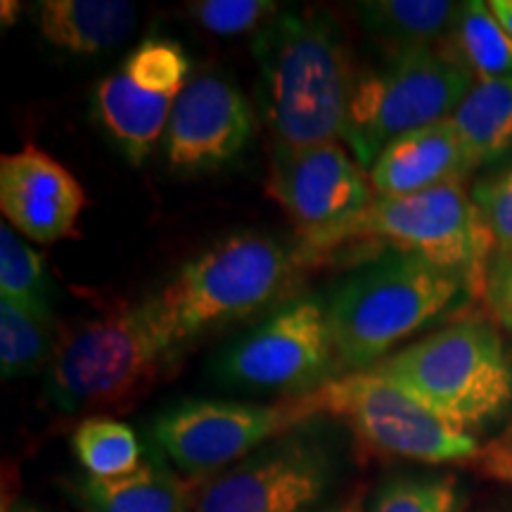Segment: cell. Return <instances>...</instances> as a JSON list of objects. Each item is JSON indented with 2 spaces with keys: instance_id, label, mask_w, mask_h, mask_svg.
Masks as SVG:
<instances>
[{
  "instance_id": "6da1fadb",
  "label": "cell",
  "mask_w": 512,
  "mask_h": 512,
  "mask_svg": "<svg viewBox=\"0 0 512 512\" xmlns=\"http://www.w3.org/2000/svg\"><path fill=\"white\" fill-rule=\"evenodd\" d=\"M254 57L275 147L294 150L344 140L356 81L328 19L278 12L256 34Z\"/></svg>"
},
{
  "instance_id": "7a4b0ae2",
  "label": "cell",
  "mask_w": 512,
  "mask_h": 512,
  "mask_svg": "<svg viewBox=\"0 0 512 512\" xmlns=\"http://www.w3.org/2000/svg\"><path fill=\"white\" fill-rule=\"evenodd\" d=\"M299 254L266 235L238 233L188 261L145 299L159 335L176 351L207 332L254 316L292 285Z\"/></svg>"
},
{
  "instance_id": "3957f363",
  "label": "cell",
  "mask_w": 512,
  "mask_h": 512,
  "mask_svg": "<svg viewBox=\"0 0 512 512\" xmlns=\"http://www.w3.org/2000/svg\"><path fill=\"white\" fill-rule=\"evenodd\" d=\"M171 356L147 302L114 304L57 335L48 401L67 415L126 411L150 392Z\"/></svg>"
},
{
  "instance_id": "277c9868",
  "label": "cell",
  "mask_w": 512,
  "mask_h": 512,
  "mask_svg": "<svg viewBox=\"0 0 512 512\" xmlns=\"http://www.w3.org/2000/svg\"><path fill=\"white\" fill-rule=\"evenodd\" d=\"M463 287L460 275L396 249L361 268L328 304L342 368L373 370L396 344L439 318Z\"/></svg>"
},
{
  "instance_id": "5b68a950",
  "label": "cell",
  "mask_w": 512,
  "mask_h": 512,
  "mask_svg": "<svg viewBox=\"0 0 512 512\" xmlns=\"http://www.w3.org/2000/svg\"><path fill=\"white\" fill-rule=\"evenodd\" d=\"M373 370L470 434L512 408V354L503 337L479 320L422 337Z\"/></svg>"
},
{
  "instance_id": "8992f818",
  "label": "cell",
  "mask_w": 512,
  "mask_h": 512,
  "mask_svg": "<svg viewBox=\"0 0 512 512\" xmlns=\"http://www.w3.org/2000/svg\"><path fill=\"white\" fill-rule=\"evenodd\" d=\"M354 240L384 242L460 275L472 292H484L486 266L494 254L489 230L463 181H448L413 195H377L361 216L318 235L306 254Z\"/></svg>"
},
{
  "instance_id": "52a82bcc",
  "label": "cell",
  "mask_w": 512,
  "mask_h": 512,
  "mask_svg": "<svg viewBox=\"0 0 512 512\" xmlns=\"http://www.w3.org/2000/svg\"><path fill=\"white\" fill-rule=\"evenodd\" d=\"M472 79L463 60L434 48L392 53L384 67L356 79L344 143L370 171L392 140L451 117L472 91Z\"/></svg>"
},
{
  "instance_id": "ba28073f",
  "label": "cell",
  "mask_w": 512,
  "mask_h": 512,
  "mask_svg": "<svg viewBox=\"0 0 512 512\" xmlns=\"http://www.w3.org/2000/svg\"><path fill=\"white\" fill-rule=\"evenodd\" d=\"M316 415L344 420L363 448L377 456L418 460V463H463L479 456V444L415 401L375 370L332 377L304 396Z\"/></svg>"
},
{
  "instance_id": "9c48e42d",
  "label": "cell",
  "mask_w": 512,
  "mask_h": 512,
  "mask_svg": "<svg viewBox=\"0 0 512 512\" xmlns=\"http://www.w3.org/2000/svg\"><path fill=\"white\" fill-rule=\"evenodd\" d=\"M342 366L330 309L320 297H302L261 320L216 363L230 387L299 399L332 380Z\"/></svg>"
},
{
  "instance_id": "30bf717a",
  "label": "cell",
  "mask_w": 512,
  "mask_h": 512,
  "mask_svg": "<svg viewBox=\"0 0 512 512\" xmlns=\"http://www.w3.org/2000/svg\"><path fill=\"white\" fill-rule=\"evenodd\" d=\"M316 420L304 396L275 406L190 399L155 420V439L178 470L192 482L214 479L252 456L268 441Z\"/></svg>"
},
{
  "instance_id": "8fae6325",
  "label": "cell",
  "mask_w": 512,
  "mask_h": 512,
  "mask_svg": "<svg viewBox=\"0 0 512 512\" xmlns=\"http://www.w3.org/2000/svg\"><path fill=\"white\" fill-rule=\"evenodd\" d=\"M299 430L268 441L209 479L197 494L195 512H309L323 501L337 470L335 458L318 437Z\"/></svg>"
},
{
  "instance_id": "7c38bea8",
  "label": "cell",
  "mask_w": 512,
  "mask_h": 512,
  "mask_svg": "<svg viewBox=\"0 0 512 512\" xmlns=\"http://www.w3.org/2000/svg\"><path fill=\"white\" fill-rule=\"evenodd\" d=\"M268 192L297 226L302 242L335 230L373 204V183L337 140L275 147Z\"/></svg>"
},
{
  "instance_id": "4fadbf2b",
  "label": "cell",
  "mask_w": 512,
  "mask_h": 512,
  "mask_svg": "<svg viewBox=\"0 0 512 512\" xmlns=\"http://www.w3.org/2000/svg\"><path fill=\"white\" fill-rule=\"evenodd\" d=\"M252 128V107L226 76H192L174 100L166 126V162L181 174L214 171L245 150Z\"/></svg>"
},
{
  "instance_id": "5bb4252c",
  "label": "cell",
  "mask_w": 512,
  "mask_h": 512,
  "mask_svg": "<svg viewBox=\"0 0 512 512\" xmlns=\"http://www.w3.org/2000/svg\"><path fill=\"white\" fill-rule=\"evenodd\" d=\"M83 207L86 192L76 176L36 145L0 159V209L29 240L53 245L74 235Z\"/></svg>"
},
{
  "instance_id": "9a60e30c",
  "label": "cell",
  "mask_w": 512,
  "mask_h": 512,
  "mask_svg": "<svg viewBox=\"0 0 512 512\" xmlns=\"http://www.w3.org/2000/svg\"><path fill=\"white\" fill-rule=\"evenodd\" d=\"M377 195H413L470 174L456 128L448 119L396 138L370 166Z\"/></svg>"
},
{
  "instance_id": "2e32d148",
  "label": "cell",
  "mask_w": 512,
  "mask_h": 512,
  "mask_svg": "<svg viewBox=\"0 0 512 512\" xmlns=\"http://www.w3.org/2000/svg\"><path fill=\"white\" fill-rule=\"evenodd\" d=\"M174 98L145 91L128 76L114 72L95 86V112L100 124L128 157L140 166L166 133Z\"/></svg>"
},
{
  "instance_id": "e0dca14e",
  "label": "cell",
  "mask_w": 512,
  "mask_h": 512,
  "mask_svg": "<svg viewBox=\"0 0 512 512\" xmlns=\"http://www.w3.org/2000/svg\"><path fill=\"white\" fill-rule=\"evenodd\" d=\"M74 496L86 512H195L197 496L157 456L145 458L124 477H83Z\"/></svg>"
},
{
  "instance_id": "ac0fdd59",
  "label": "cell",
  "mask_w": 512,
  "mask_h": 512,
  "mask_svg": "<svg viewBox=\"0 0 512 512\" xmlns=\"http://www.w3.org/2000/svg\"><path fill=\"white\" fill-rule=\"evenodd\" d=\"M136 27V5L124 0H43L38 29L55 48L98 55L117 48Z\"/></svg>"
},
{
  "instance_id": "d6986e66",
  "label": "cell",
  "mask_w": 512,
  "mask_h": 512,
  "mask_svg": "<svg viewBox=\"0 0 512 512\" xmlns=\"http://www.w3.org/2000/svg\"><path fill=\"white\" fill-rule=\"evenodd\" d=\"M448 121L456 128L470 171L508 157L512 152V79L477 81Z\"/></svg>"
},
{
  "instance_id": "ffe728a7",
  "label": "cell",
  "mask_w": 512,
  "mask_h": 512,
  "mask_svg": "<svg viewBox=\"0 0 512 512\" xmlns=\"http://www.w3.org/2000/svg\"><path fill=\"white\" fill-rule=\"evenodd\" d=\"M458 5L446 0H373L358 5V15L370 34L394 53L430 48L432 41L456 22Z\"/></svg>"
},
{
  "instance_id": "44dd1931",
  "label": "cell",
  "mask_w": 512,
  "mask_h": 512,
  "mask_svg": "<svg viewBox=\"0 0 512 512\" xmlns=\"http://www.w3.org/2000/svg\"><path fill=\"white\" fill-rule=\"evenodd\" d=\"M453 31L465 67L479 81L512 79V36L498 24L489 3L470 0L458 5Z\"/></svg>"
},
{
  "instance_id": "7402d4cb",
  "label": "cell",
  "mask_w": 512,
  "mask_h": 512,
  "mask_svg": "<svg viewBox=\"0 0 512 512\" xmlns=\"http://www.w3.org/2000/svg\"><path fill=\"white\" fill-rule=\"evenodd\" d=\"M0 294V299H8L53 328V297L41 256L24 245L8 223L0 226Z\"/></svg>"
},
{
  "instance_id": "603a6c76",
  "label": "cell",
  "mask_w": 512,
  "mask_h": 512,
  "mask_svg": "<svg viewBox=\"0 0 512 512\" xmlns=\"http://www.w3.org/2000/svg\"><path fill=\"white\" fill-rule=\"evenodd\" d=\"M72 444L88 477H124L145 460L131 427L119 420L105 418V415L83 420L76 427Z\"/></svg>"
},
{
  "instance_id": "cb8c5ba5",
  "label": "cell",
  "mask_w": 512,
  "mask_h": 512,
  "mask_svg": "<svg viewBox=\"0 0 512 512\" xmlns=\"http://www.w3.org/2000/svg\"><path fill=\"white\" fill-rule=\"evenodd\" d=\"M55 354L53 328L17 304L0 299V375L17 380L50 366Z\"/></svg>"
},
{
  "instance_id": "d4e9b609",
  "label": "cell",
  "mask_w": 512,
  "mask_h": 512,
  "mask_svg": "<svg viewBox=\"0 0 512 512\" xmlns=\"http://www.w3.org/2000/svg\"><path fill=\"white\" fill-rule=\"evenodd\" d=\"M121 72L145 91L176 100L188 83L190 62L178 43L147 38L126 57Z\"/></svg>"
},
{
  "instance_id": "484cf974",
  "label": "cell",
  "mask_w": 512,
  "mask_h": 512,
  "mask_svg": "<svg viewBox=\"0 0 512 512\" xmlns=\"http://www.w3.org/2000/svg\"><path fill=\"white\" fill-rule=\"evenodd\" d=\"M456 505L451 477H403L377 491L370 512H456Z\"/></svg>"
},
{
  "instance_id": "4316f807",
  "label": "cell",
  "mask_w": 512,
  "mask_h": 512,
  "mask_svg": "<svg viewBox=\"0 0 512 512\" xmlns=\"http://www.w3.org/2000/svg\"><path fill=\"white\" fill-rule=\"evenodd\" d=\"M190 17L200 27L219 36H238L278 15V5L271 0H200L188 5Z\"/></svg>"
},
{
  "instance_id": "83f0119b",
  "label": "cell",
  "mask_w": 512,
  "mask_h": 512,
  "mask_svg": "<svg viewBox=\"0 0 512 512\" xmlns=\"http://www.w3.org/2000/svg\"><path fill=\"white\" fill-rule=\"evenodd\" d=\"M472 202L482 214L496 249H512V166L477 183Z\"/></svg>"
},
{
  "instance_id": "f1b7e54d",
  "label": "cell",
  "mask_w": 512,
  "mask_h": 512,
  "mask_svg": "<svg viewBox=\"0 0 512 512\" xmlns=\"http://www.w3.org/2000/svg\"><path fill=\"white\" fill-rule=\"evenodd\" d=\"M482 294L494 318L512 332V249H496L491 254Z\"/></svg>"
},
{
  "instance_id": "f546056e",
  "label": "cell",
  "mask_w": 512,
  "mask_h": 512,
  "mask_svg": "<svg viewBox=\"0 0 512 512\" xmlns=\"http://www.w3.org/2000/svg\"><path fill=\"white\" fill-rule=\"evenodd\" d=\"M486 467H489L494 475L512 467V430L505 434V437L498 441V444L491 446L489 458H486Z\"/></svg>"
},
{
  "instance_id": "4dcf8cb0",
  "label": "cell",
  "mask_w": 512,
  "mask_h": 512,
  "mask_svg": "<svg viewBox=\"0 0 512 512\" xmlns=\"http://www.w3.org/2000/svg\"><path fill=\"white\" fill-rule=\"evenodd\" d=\"M489 8L498 19V24L512 36V0H491Z\"/></svg>"
},
{
  "instance_id": "1f68e13d",
  "label": "cell",
  "mask_w": 512,
  "mask_h": 512,
  "mask_svg": "<svg viewBox=\"0 0 512 512\" xmlns=\"http://www.w3.org/2000/svg\"><path fill=\"white\" fill-rule=\"evenodd\" d=\"M0 8H3V27H10V24H15V19L19 15V8H22V5H19V3H8V0H5V3L0 5Z\"/></svg>"
},
{
  "instance_id": "d6a6232c",
  "label": "cell",
  "mask_w": 512,
  "mask_h": 512,
  "mask_svg": "<svg viewBox=\"0 0 512 512\" xmlns=\"http://www.w3.org/2000/svg\"><path fill=\"white\" fill-rule=\"evenodd\" d=\"M325 512H363V505H361V501H358V498H354V501H349L347 505H342V508L325 510Z\"/></svg>"
},
{
  "instance_id": "836d02e7",
  "label": "cell",
  "mask_w": 512,
  "mask_h": 512,
  "mask_svg": "<svg viewBox=\"0 0 512 512\" xmlns=\"http://www.w3.org/2000/svg\"><path fill=\"white\" fill-rule=\"evenodd\" d=\"M498 477L508 479V482L512 484V467H508V470H503V472H498Z\"/></svg>"
}]
</instances>
